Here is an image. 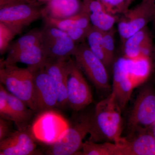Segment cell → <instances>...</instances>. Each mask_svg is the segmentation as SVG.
Wrapping results in <instances>:
<instances>
[{"label":"cell","instance_id":"3957f363","mask_svg":"<svg viewBox=\"0 0 155 155\" xmlns=\"http://www.w3.org/2000/svg\"><path fill=\"white\" fill-rule=\"evenodd\" d=\"M0 82L10 93L22 100L36 113L35 99V69L17 64H0Z\"/></svg>","mask_w":155,"mask_h":155},{"label":"cell","instance_id":"30bf717a","mask_svg":"<svg viewBox=\"0 0 155 155\" xmlns=\"http://www.w3.org/2000/svg\"><path fill=\"white\" fill-rule=\"evenodd\" d=\"M41 30L42 44L47 59L67 60L73 56L77 44L66 31L47 24Z\"/></svg>","mask_w":155,"mask_h":155},{"label":"cell","instance_id":"4316f807","mask_svg":"<svg viewBox=\"0 0 155 155\" xmlns=\"http://www.w3.org/2000/svg\"><path fill=\"white\" fill-rule=\"evenodd\" d=\"M116 30L114 28L107 31H103V43L104 50L111 64H113L115 52L114 35Z\"/></svg>","mask_w":155,"mask_h":155},{"label":"cell","instance_id":"1f68e13d","mask_svg":"<svg viewBox=\"0 0 155 155\" xmlns=\"http://www.w3.org/2000/svg\"><path fill=\"white\" fill-rule=\"evenodd\" d=\"M24 1H25V0H0V8L10 5L15 3L24 2Z\"/></svg>","mask_w":155,"mask_h":155},{"label":"cell","instance_id":"83f0119b","mask_svg":"<svg viewBox=\"0 0 155 155\" xmlns=\"http://www.w3.org/2000/svg\"><path fill=\"white\" fill-rule=\"evenodd\" d=\"M8 92L2 84L0 85V115L1 117L11 120L10 109L8 101Z\"/></svg>","mask_w":155,"mask_h":155},{"label":"cell","instance_id":"7a4b0ae2","mask_svg":"<svg viewBox=\"0 0 155 155\" xmlns=\"http://www.w3.org/2000/svg\"><path fill=\"white\" fill-rule=\"evenodd\" d=\"M47 59L42 44L41 29L34 28L12 42L7 57L5 60L1 59V64L21 63L36 69L43 65Z\"/></svg>","mask_w":155,"mask_h":155},{"label":"cell","instance_id":"e0dca14e","mask_svg":"<svg viewBox=\"0 0 155 155\" xmlns=\"http://www.w3.org/2000/svg\"><path fill=\"white\" fill-rule=\"evenodd\" d=\"M123 44L124 58L134 60L142 56H150L153 42L147 27L129 37Z\"/></svg>","mask_w":155,"mask_h":155},{"label":"cell","instance_id":"277c9868","mask_svg":"<svg viewBox=\"0 0 155 155\" xmlns=\"http://www.w3.org/2000/svg\"><path fill=\"white\" fill-rule=\"evenodd\" d=\"M73 56L81 72L98 90L107 91L111 89L107 68L92 52L87 43L83 42L77 45Z\"/></svg>","mask_w":155,"mask_h":155},{"label":"cell","instance_id":"6da1fadb","mask_svg":"<svg viewBox=\"0 0 155 155\" xmlns=\"http://www.w3.org/2000/svg\"><path fill=\"white\" fill-rule=\"evenodd\" d=\"M122 111L111 94L98 103L92 114L88 140L118 143L122 138Z\"/></svg>","mask_w":155,"mask_h":155},{"label":"cell","instance_id":"5b68a950","mask_svg":"<svg viewBox=\"0 0 155 155\" xmlns=\"http://www.w3.org/2000/svg\"><path fill=\"white\" fill-rule=\"evenodd\" d=\"M91 120L92 114L81 115L58 141L49 145L46 154L77 155L82 148L84 137L90 132Z\"/></svg>","mask_w":155,"mask_h":155},{"label":"cell","instance_id":"9c48e42d","mask_svg":"<svg viewBox=\"0 0 155 155\" xmlns=\"http://www.w3.org/2000/svg\"><path fill=\"white\" fill-rule=\"evenodd\" d=\"M69 127L64 117L52 110L40 113L31 129L37 140L50 145L58 141Z\"/></svg>","mask_w":155,"mask_h":155},{"label":"cell","instance_id":"44dd1931","mask_svg":"<svg viewBox=\"0 0 155 155\" xmlns=\"http://www.w3.org/2000/svg\"><path fill=\"white\" fill-rule=\"evenodd\" d=\"M151 69L150 56H142L134 60L129 59L128 72L135 88L147 80Z\"/></svg>","mask_w":155,"mask_h":155},{"label":"cell","instance_id":"2e32d148","mask_svg":"<svg viewBox=\"0 0 155 155\" xmlns=\"http://www.w3.org/2000/svg\"><path fill=\"white\" fill-rule=\"evenodd\" d=\"M117 155H155V137L149 130L131 139L122 137L118 143Z\"/></svg>","mask_w":155,"mask_h":155},{"label":"cell","instance_id":"f546056e","mask_svg":"<svg viewBox=\"0 0 155 155\" xmlns=\"http://www.w3.org/2000/svg\"><path fill=\"white\" fill-rule=\"evenodd\" d=\"M13 121L1 117L0 118V141L6 138L12 132Z\"/></svg>","mask_w":155,"mask_h":155},{"label":"cell","instance_id":"ba28073f","mask_svg":"<svg viewBox=\"0 0 155 155\" xmlns=\"http://www.w3.org/2000/svg\"><path fill=\"white\" fill-rule=\"evenodd\" d=\"M123 15L118 23V30L123 43L129 37L155 20V0H142Z\"/></svg>","mask_w":155,"mask_h":155},{"label":"cell","instance_id":"8992f818","mask_svg":"<svg viewBox=\"0 0 155 155\" xmlns=\"http://www.w3.org/2000/svg\"><path fill=\"white\" fill-rule=\"evenodd\" d=\"M128 127L137 134L149 130L155 125V92L146 86L137 97L129 120Z\"/></svg>","mask_w":155,"mask_h":155},{"label":"cell","instance_id":"8fae6325","mask_svg":"<svg viewBox=\"0 0 155 155\" xmlns=\"http://www.w3.org/2000/svg\"><path fill=\"white\" fill-rule=\"evenodd\" d=\"M36 140L31 126L19 128L0 141V155L41 154L36 149Z\"/></svg>","mask_w":155,"mask_h":155},{"label":"cell","instance_id":"d6a6232c","mask_svg":"<svg viewBox=\"0 0 155 155\" xmlns=\"http://www.w3.org/2000/svg\"><path fill=\"white\" fill-rule=\"evenodd\" d=\"M154 136H155V130L154 134Z\"/></svg>","mask_w":155,"mask_h":155},{"label":"cell","instance_id":"4fadbf2b","mask_svg":"<svg viewBox=\"0 0 155 155\" xmlns=\"http://www.w3.org/2000/svg\"><path fill=\"white\" fill-rule=\"evenodd\" d=\"M129 59H118L113 67V81L112 92L116 102L122 111L125 109L135 88L129 72Z\"/></svg>","mask_w":155,"mask_h":155},{"label":"cell","instance_id":"52a82bcc","mask_svg":"<svg viewBox=\"0 0 155 155\" xmlns=\"http://www.w3.org/2000/svg\"><path fill=\"white\" fill-rule=\"evenodd\" d=\"M66 85L68 104L73 110H81L92 102L91 90L83 72L71 58L67 63Z\"/></svg>","mask_w":155,"mask_h":155},{"label":"cell","instance_id":"cb8c5ba5","mask_svg":"<svg viewBox=\"0 0 155 155\" xmlns=\"http://www.w3.org/2000/svg\"><path fill=\"white\" fill-rule=\"evenodd\" d=\"M117 144L114 143L105 142L103 143L86 140L82 145V151L77 155H117Z\"/></svg>","mask_w":155,"mask_h":155},{"label":"cell","instance_id":"5bb4252c","mask_svg":"<svg viewBox=\"0 0 155 155\" xmlns=\"http://www.w3.org/2000/svg\"><path fill=\"white\" fill-rule=\"evenodd\" d=\"M34 78L36 113L58 107L55 90L44 64L35 70Z\"/></svg>","mask_w":155,"mask_h":155},{"label":"cell","instance_id":"9a60e30c","mask_svg":"<svg viewBox=\"0 0 155 155\" xmlns=\"http://www.w3.org/2000/svg\"><path fill=\"white\" fill-rule=\"evenodd\" d=\"M69 59H47L44 64L55 90L58 107L64 108L68 104L66 84L67 63Z\"/></svg>","mask_w":155,"mask_h":155},{"label":"cell","instance_id":"4dcf8cb0","mask_svg":"<svg viewBox=\"0 0 155 155\" xmlns=\"http://www.w3.org/2000/svg\"><path fill=\"white\" fill-rule=\"evenodd\" d=\"M27 3L35 7L41 8L42 6L45 5L51 0H25Z\"/></svg>","mask_w":155,"mask_h":155},{"label":"cell","instance_id":"d4e9b609","mask_svg":"<svg viewBox=\"0 0 155 155\" xmlns=\"http://www.w3.org/2000/svg\"><path fill=\"white\" fill-rule=\"evenodd\" d=\"M23 29L0 22V54L7 53L12 40L16 35L22 33Z\"/></svg>","mask_w":155,"mask_h":155},{"label":"cell","instance_id":"603a6c76","mask_svg":"<svg viewBox=\"0 0 155 155\" xmlns=\"http://www.w3.org/2000/svg\"><path fill=\"white\" fill-rule=\"evenodd\" d=\"M103 34V31L92 26L87 35V43L92 52L102 61L108 69L112 64L108 59L104 50Z\"/></svg>","mask_w":155,"mask_h":155},{"label":"cell","instance_id":"d6986e66","mask_svg":"<svg viewBox=\"0 0 155 155\" xmlns=\"http://www.w3.org/2000/svg\"><path fill=\"white\" fill-rule=\"evenodd\" d=\"M83 8L82 0H51L42 8V15L43 19H65L79 14Z\"/></svg>","mask_w":155,"mask_h":155},{"label":"cell","instance_id":"ac0fdd59","mask_svg":"<svg viewBox=\"0 0 155 155\" xmlns=\"http://www.w3.org/2000/svg\"><path fill=\"white\" fill-rule=\"evenodd\" d=\"M84 11L88 15L92 26L102 31L114 28L118 17L109 13L97 0H82Z\"/></svg>","mask_w":155,"mask_h":155},{"label":"cell","instance_id":"ffe728a7","mask_svg":"<svg viewBox=\"0 0 155 155\" xmlns=\"http://www.w3.org/2000/svg\"><path fill=\"white\" fill-rule=\"evenodd\" d=\"M8 101L11 121L15 123L18 129L28 126V122L32 118L33 111L23 101L9 92Z\"/></svg>","mask_w":155,"mask_h":155},{"label":"cell","instance_id":"484cf974","mask_svg":"<svg viewBox=\"0 0 155 155\" xmlns=\"http://www.w3.org/2000/svg\"><path fill=\"white\" fill-rule=\"evenodd\" d=\"M109 13L117 16L125 14L129 9L132 0H97Z\"/></svg>","mask_w":155,"mask_h":155},{"label":"cell","instance_id":"7402d4cb","mask_svg":"<svg viewBox=\"0 0 155 155\" xmlns=\"http://www.w3.org/2000/svg\"><path fill=\"white\" fill-rule=\"evenodd\" d=\"M43 19L45 24L52 25L65 31L76 28L89 29L92 26L88 15L83 10L77 15L65 19Z\"/></svg>","mask_w":155,"mask_h":155},{"label":"cell","instance_id":"7c38bea8","mask_svg":"<svg viewBox=\"0 0 155 155\" xmlns=\"http://www.w3.org/2000/svg\"><path fill=\"white\" fill-rule=\"evenodd\" d=\"M41 9L25 1L15 3L0 8V22L23 29L42 18Z\"/></svg>","mask_w":155,"mask_h":155},{"label":"cell","instance_id":"f1b7e54d","mask_svg":"<svg viewBox=\"0 0 155 155\" xmlns=\"http://www.w3.org/2000/svg\"><path fill=\"white\" fill-rule=\"evenodd\" d=\"M90 29L76 28L70 29L66 32L72 40L77 44L78 43L83 42L84 40L86 39L87 35Z\"/></svg>","mask_w":155,"mask_h":155}]
</instances>
